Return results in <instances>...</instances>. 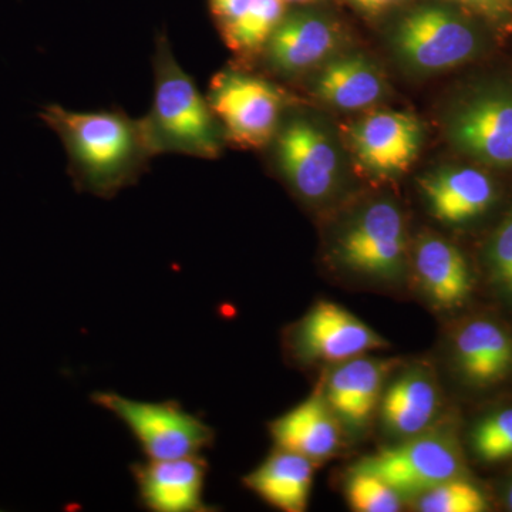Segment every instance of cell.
<instances>
[{
  "label": "cell",
  "instance_id": "1",
  "mask_svg": "<svg viewBox=\"0 0 512 512\" xmlns=\"http://www.w3.org/2000/svg\"><path fill=\"white\" fill-rule=\"evenodd\" d=\"M40 117L62 140L77 190L96 197H114L136 183L156 156L144 120L121 111H72L50 104Z\"/></svg>",
  "mask_w": 512,
  "mask_h": 512
},
{
  "label": "cell",
  "instance_id": "2",
  "mask_svg": "<svg viewBox=\"0 0 512 512\" xmlns=\"http://www.w3.org/2000/svg\"><path fill=\"white\" fill-rule=\"evenodd\" d=\"M154 99L144 117L154 153L215 158L221 153L222 128L190 74L175 60L167 37L157 39Z\"/></svg>",
  "mask_w": 512,
  "mask_h": 512
},
{
  "label": "cell",
  "instance_id": "3",
  "mask_svg": "<svg viewBox=\"0 0 512 512\" xmlns=\"http://www.w3.org/2000/svg\"><path fill=\"white\" fill-rule=\"evenodd\" d=\"M90 400L127 427L147 460L201 456L214 444V430L175 400L141 402L116 392H96Z\"/></svg>",
  "mask_w": 512,
  "mask_h": 512
},
{
  "label": "cell",
  "instance_id": "4",
  "mask_svg": "<svg viewBox=\"0 0 512 512\" xmlns=\"http://www.w3.org/2000/svg\"><path fill=\"white\" fill-rule=\"evenodd\" d=\"M207 100L225 138L245 148H261L272 140L284 106L274 84L229 69L215 74Z\"/></svg>",
  "mask_w": 512,
  "mask_h": 512
},
{
  "label": "cell",
  "instance_id": "5",
  "mask_svg": "<svg viewBox=\"0 0 512 512\" xmlns=\"http://www.w3.org/2000/svg\"><path fill=\"white\" fill-rule=\"evenodd\" d=\"M392 485L400 497H420L444 481L463 476L456 440L444 433H421L399 446L383 448L355 466Z\"/></svg>",
  "mask_w": 512,
  "mask_h": 512
},
{
  "label": "cell",
  "instance_id": "6",
  "mask_svg": "<svg viewBox=\"0 0 512 512\" xmlns=\"http://www.w3.org/2000/svg\"><path fill=\"white\" fill-rule=\"evenodd\" d=\"M394 49L419 72H441L467 62L477 50L473 29L450 10L424 6L400 22Z\"/></svg>",
  "mask_w": 512,
  "mask_h": 512
},
{
  "label": "cell",
  "instance_id": "7",
  "mask_svg": "<svg viewBox=\"0 0 512 512\" xmlns=\"http://www.w3.org/2000/svg\"><path fill=\"white\" fill-rule=\"evenodd\" d=\"M289 350L305 362L342 363L384 349L386 340L342 306L319 302L293 326Z\"/></svg>",
  "mask_w": 512,
  "mask_h": 512
},
{
  "label": "cell",
  "instance_id": "8",
  "mask_svg": "<svg viewBox=\"0 0 512 512\" xmlns=\"http://www.w3.org/2000/svg\"><path fill=\"white\" fill-rule=\"evenodd\" d=\"M137 503L151 512H211L205 503L208 464L202 456L137 461L130 466Z\"/></svg>",
  "mask_w": 512,
  "mask_h": 512
},
{
  "label": "cell",
  "instance_id": "9",
  "mask_svg": "<svg viewBox=\"0 0 512 512\" xmlns=\"http://www.w3.org/2000/svg\"><path fill=\"white\" fill-rule=\"evenodd\" d=\"M342 261L362 274L392 278L402 269L406 237L402 214L390 202L367 208L343 235Z\"/></svg>",
  "mask_w": 512,
  "mask_h": 512
},
{
  "label": "cell",
  "instance_id": "10",
  "mask_svg": "<svg viewBox=\"0 0 512 512\" xmlns=\"http://www.w3.org/2000/svg\"><path fill=\"white\" fill-rule=\"evenodd\" d=\"M279 168L293 190L309 201L325 198L338 177V156L329 138L305 120H293L276 138Z\"/></svg>",
  "mask_w": 512,
  "mask_h": 512
},
{
  "label": "cell",
  "instance_id": "11",
  "mask_svg": "<svg viewBox=\"0 0 512 512\" xmlns=\"http://www.w3.org/2000/svg\"><path fill=\"white\" fill-rule=\"evenodd\" d=\"M450 140L467 156L512 167V96L490 93L468 101L448 124Z\"/></svg>",
  "mask_w": 512,
  "mask_h": 512
},
{
  "label": "cell",
  "instance_id": "12",
  "mask_svg": "<svg viewBox=\"0 0 512 512\" xmlns=\"http://www.w3.org/2000/svg\"><path fill=\"white\" fill-rule=\"evenodd\" d=\"M357 160L380 175L404 173L416 160L423 138L416 117L400 111H377L350 128Z\"/></svg>",
  "mask_w": 512,
  "mask_h": 512
},
{
  "label": "cell",
  "instance_id": "13",
  "mask_svg": "<svg viewBox=\"0 0 512 512\" xmlns=\"http://www.w3.org/2000/svg\"><path fill=\"white\" fill-rule=\"evenodd\" d=\"M392 366L389 360L366 356L339 363L329 376L325 394L335 416L350 429L365 427L372 419Z\"/></svg>",
  "mask_w": 512,
  "mask_h": 512
},
{
  "label": "cell",
  "instance_id": "14",
  "mask_svg": "<svg viewBox=\"0 0 512 512\" xmlns=\"http://www.w3.org/2000/svg\"><path fill=\"white\" fill-rule=\"evenodd\" d=\"M338 45L335 26L315 13L285 15L268 42L266 56L278 72L295 74L311 69Z\"/></svg>",
  "mask_w": 512,
  "mask_h": 512
},
{
  "label": "cell",
  "instance_id": "15",
  "mask_svg": "<svg viewBox=\"0 0 512 512\" xmlns=\"http://www.w3.org/2000/svg\"><path fill=\"white\" fill-rule=\"evenodd\" d=\"M424 197L437 220L464 224L480 217L493 204V181L476 168H441L420 181Z\"/></svg>",
  "mask_w": 512,
  "mask_h": 512
},
{
  "label": "cell",
  "instance_id": "16",
  "mask_svg": "<svg viewBox=\"0 0 512 512\" xmlns=\"http://www.w3.org/2000/svg\"><path fill=\"white\" fill-rule=\"evenodd\" d=\"M454 353L461 375L474 386H493L512 373V336L493 320H471L458 330Z\"/></svg>",
  "mask_w": 512,
  "mask_h": 512
},
{
  "label": "cell",
  "instance_id": "17",
  "mask_svg": "<svg viewBox=\"0 0 512 512\" xmlns=\"http://www.w3.org/2000/svg\"><path fill=\"white\" fill-rule=\"evenodd\" d=\"M276 447L293 451L309 460H325L339 447V426L325 397H309L269 423Z\"/></svg>",
  "mask_w": 512,
  "mask_h": 512
},
{
  "label": "cell",
  "instance_id": "18",
  "mask_svg": "<svg viewBox=\"0 0 512 512\" xmlns=\"http://www.w3.org/2000/svg\"><path fill=\"white\" fill-rule=\"evenodd\" d=\"M313 463L308 457L278 447L242 478V484L276 510L302 512L308 508L311 495Z\"/></svg>",
  "mask_w": 512,
  "mask_h": 512
},
{
  "label": "cell",
  "instance_id": "19",
  "mask_svg": "<svg viewBox=\"0 0 512 512\" xmlns=\"http://www.w3.org/2000/svg\"><path fill=\"white\" fill-rule=\"evenodd\" d=\"M414 266L421 288L440 308L453 309L463 305L473 291V278L466 258L446 239L429 237L420 241Z\"/></svg>",
  "mask_w": 512,
  "mask_h": 512
},
{
  "label": "cell",
  "instance_id": "20",
  "mask_svg": "<svg viewBox=\"0 0 512 512\" xmlns=\"http://www.w3.org/2000/svg\"><path fill=\"white\" fill-rule=\"evenodd\" d=\"M436 383L421 370L403 373L382 399V419L390 433L414 437L424 433L439 410Z\"/></svg>",
  "mask_w": 512,
  "mask_h": 512
},
{
  "label": "cell",
  "instance_id": "21",
  "mask_svg": "<svg viewBox=\"0 0 512 512\" xmlns=\"http://www.w3.org/2000/svg\"><path fill=\"white\" fill-rule=\"evenodd\" d=\"M383 79L362 56H348L329 63L316 80V94L342 110H360L383 96Z\"/></svg>",
  "mask_w": 512,
  "mask_h": 512
},
{
  "label": "cell",
  "instance_id": "22",
  "mask_svg": "<svg viewBox=\"0 0 512 512\" xmlns=\"http://www.w3.org/2000/svg\"><path fill=\"white\" fill-rule=\"evenodd\" d=\"M285 10L284 0H255L247 15L225 30L222 37L234 52L244 55L258 52L265 47L276 26L284 19Z\"/></svg>",
  "mask_w": 512,
  "mask_h": 512
},
{
  "label": "cell",
  "instance_id": "23",
  "mask_svg": "<svg viewBox=\"0 0 512 512\" xmlns=\"http://www.w3.org/2000/svg\"><path fill=\"white\" fill-rule=\"evenodd\" d=\"M417 510L483 512L488 510V501L480 487L460 476L444 481L417 497Z\"/></svg>",
  "mask_w": 512,
  "mask_h": 512
},
{
  "label": "cell",
  "instance_id": "24",
  "mask_svg": "<svg viewBox=\"0 0 512 512\" xmlns=\"http://www.w3.org/2000/svg\"><path fill=\"white\" fill-rule=\"evenodd\" d=\"M350 507L359 512H397L402 510V497L376 474L353 467L346 483Z\"/></svg>",
  "mask_w": 512,
  "mask_h": 512
},
{
  "label": "cell",
  "instance_id": "25",
  "mask_svg": "<svg viewBox=\"0 0 512 512\" xmlns=\"http://www.w3.org/2000/svg\"><path fill=\"white\" fill-rule=\"evenodd\" d=\"M474 454L484 463H501L512 457V409L490 414L471 433Z\"/></svg>",
  "mask_w": 512,
  "mask_h": 512
},
{
  "label": "cell",
  "instance_id": "26",
  "mask_svg": "<svg viewBox=\"0 0 512 512\" xmlns=\"http://www.w3.org/2000/svg\"><path fill=\"white\" fill-rule=\"evenodd\" d=\"M490 262L495 281L512 298V212L495 232Z\"/></svg>",
  "mask_w": 512,
  "mask_h": 512
},
{
  "label": "cell",
  "instance_id": "27",
  "mask_svg": "<svg viewBox=\"0 0 512 512\" xmlns=\"http://www.w3.org/2000/svg\"><path fill=\"white\" fill-rule=\"evenodd\" d=\"M255 0H210V8L221 33L232 28L254 6Z\"/></svg>",
  "mask_w": 512,
  "mask_h": 512
},
{
  "label": "cell",
  "instance_id": "28",
  "mask_svg": "<svg viewBox=\"0 0 512 512\" xmlns=\"http://www.w3.org/2000/svg\"><path fill=\"white\" fill-rule=\"evenodd\" d=\"M352 2L366 10H380L387 8V6L392 5L397 0H352Z\"/></svg>",
  "mask_w": 512,
  "mask_h": 512
},
{
  "label": "cell",
  "instance_id": "29",
  "mask_svg": "<svg viewBox=\"0 0 512 512\" xmlns=\"http://www.w3.org/2000/svg\"><path fill=\"white\" fill-rule=\"evenodd\" d=\"M457 2L464 3V5L474 6V8L491 10L497 6L498 0H457Z\"/></svg>",
  "mask_w": 512,
  "mask_h": 512
},
{
  "label": "cell",
  "instance_id": "30",
  "mask_svg": "<svg viewBox=\"0 0 512 512\" xmlns=\"http://www.w3.org/2000/svg\"><path fill=\"white\" fill-rule=\"evenodd\" d=\"M507 500H508V507H510L512 510V483L510 485V488H508Z\"/></svg>",
  "mask_w": 512,
  "mask_h": 512
},
{
  "label": "cell",
  "instance_id": "31",
  "mask_svg": "<svg viewBox=\"0 0 512 512\" xmlns=\"http://www.w3.org/2000/svg\"><path fill=\"white\" fill-rule=\"evenodd\" d=\"M284 2L288 5V3H305L311 2V0H284Z\"/></svg>",
  "mask_w": 512,
  "mask_h": 512
}]
</instances>
